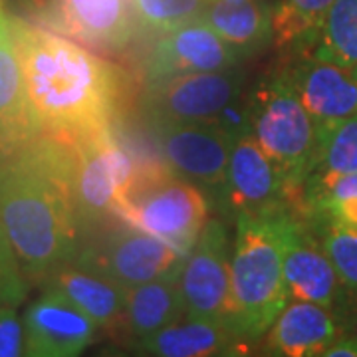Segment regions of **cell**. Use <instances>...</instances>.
Here are the masks:
<instances>
[{"label":"cell","mask_w":357,"mask_h":357,"mask_svg":"<svg viewBox=\"0 0 357 357\" xmlns=\"http://www.w3.org/2000/svg\"><path fill=\"white\" fill-rule=\"evenodd\" d=\"M204 2L206 0H133L141 24L163 34L199 18Z\"/></svg>","instance_id":"cell-26"},{"label":"cell","mask_w":357,"mask_h":357,"mask_svg":"<svg viewBox=\"0 0 357 357\" xmlns=\"http://www.w3.org/2000/svg\"><path fill=\"white\" fill-rule=\"evenodd\" d=\"M0 264L10 270H20L18 266V260L14 256L13 246H10V241L6 236V230H4V225H2V217H0Z\"/></svg>","instance_id":"cell-32"},{"label":"cell","mask_w":357,"mask_h":357,"mask_svg":"<svg viewBox=\"0 0 357 357\" xmlns=\"http://www.w3.org/2000/svg\"><path fill=\"white\" fill-rule=\"evenodd\" d=\"M76 149V211L79 229H96L115 218L119 195L135 175L137 165L115 139L112 128L72 137Z\"/></svg>","instance_id":"cell-7"},{"label":"cell","mask_w":357,"mask_h":357,"mask_svg":"<svg viewBox=\"0 0 357 357\" xmlns=\"http://www.w3.org/2000/svg\"><path fill=\"white\" fill-rule=\"evenodd\" d=\"M44 284L60 290L98 326H109L123 316L128 290L74 262L54 270Z\"/></svg>","instance_id":"cell-21"},{"label":"cell","mask_w":357,"mask_h":357,"mask_svg":"<svg viewBox=\"0 0 357 357\" xmlns=\"http://www.w3.org/2000/svg\"><path fill=\"white\" fill-rule=\"evenodd\" d=\"M40 133L14 48L8 14H0V161Z\"/></svg>","instance_id":"cell-18"},{"label":"cell","mask_w":357,"mask_h":357,"mask_svg":"<svg viewBox=\"0 0 357 357\" xmlns=\"http://www.w3.org/2000/svg\"><path fill=\"white\" fill-rule=\"evenodd\" d=\"M222 201L236 217L243 213H274L292 201L280 169L264 153L252 133L238 137L232 145Z\"/></svg>","instance_id":"cell-14"},{"label":"cell","mask_w":357,"mask_h":357,"mask_svg":"<svg viewBox=\"0 0 357 357\" xmlns=\"http://www.w3.org/2000/svg\"><path fill=\"white\" fill-rule=\"evenodd\" d=\"M16 56L40 131L72 139L114 128L128 93L126 74L46 26L8 16Z\"/></svg>","instance_id":"cell-2"},{"label":"cell","mask_w":357,"mask_h":357,"mask_svg":"<svg viewBox=\"0 0 357 357\" xmlns=\"http://www.w3.org/2000/svg\"><path fill=\"white\" fill-rule=\"evenodd\" d=\"M337 319L342 324V332L357 337V290H345Z\"/></svg>","instance_id":"cell-30"},{"label":"cell","mask_w":357,"mask_h":357,"mask_svg":"<svg viewBox=\"0 0 357 357\" xmlns=\"http://www.w3.org/2000/svg\"><path fill=\"white\" fill-rule=\"evenodd\" d=\"M121 318L133 344L185 318L178 278H161L129 288Z\"/></svg>","instance_id":"cell-22"},{"label":"cell","mask_w":357,"mask_h":357,"mask_svg":"<svg viewBox=\"0 0 357 357\" xmlns=\"http://www.w3.org/2000/svg\"><path fill=\"white\" fill-rule=\"evenodd\" d=\"M38 24L102 52L123 50L133 36V0H38Z\"/></svg>","instance_id":"cell-10"},{"label":"cell","mask_w":357,"mask_h":357,"mask_svg":"<svg viewBox=\"0 0 357 357\" xmlns=\"http://www.w3.org/2000/svg\"><path fill=\"white\" fill-rule=\"evenodd\" d=\"M199 20L243 56L272 42V4L268 0H206Z\"/></svg>","instance_id":"cell-20"},{"label":"cell","mask_w":357,"mask_h":357,"mask_svg":"<svg viewBox=\"0 0 357 357\" xmlns=\"http://www.w3.org/2000/svg\"><path fill=\"white\" fill-rule=\"evenodd\" d=\"M250 133L280 169L292 201L302 203L304 183L319 153V129L284 72L268 74L248 93Z\"/></svg>","instance_id":"cell-4"},{"label":"cell","mask_w":357,"mask_h":357,"mask_svg":"<svg viewBox=\"0 0 357 357\" xmlns=\"http://www.w3.org/2000/svg\"><path fill=\"white\" fill-rule=\"evenodd\" d=\"M230 256L227 225L220 218H208L178 274L185 318L229 321Z\"/></svg>","instance_id":"cell-8"},{"label":"cell","mask_w":357,"mask_h":357,"mask_svg":"<svg viewBox=\"0 0 357 357\" xmlns=\"http://www.w3.org/2000/svg\"><path fill=\"white\" fill-rule=\"evenodd\" d=\"M250 345L229 321L189 319L175 321L153 335L135 342L139 356L153 357H215L238 356Z\"/></svg>","instance_id":"cell-19"},{"label":"cell","mask_w":357,"mask_h":357,"mask_svg":"<svg viewBox=\"0 0 357 357\" xmlns=\"http://www.w3.org/2000/svg\"><path fill=\"white\" fill-rule=\"evenodd\" d=\"M284 280L290 300H306L337 316L345 288L324 246L307 234L302 222L290 218L284 244Z\"/></svg>","instance_id":"cell-16"},{"label":"cell","mask_w":357,"mask_h":357,"mask_svg":"<svg viewBox=\"0 0 357 357\" xmlns=\"http://www.w3.org/2000/svg\"><path fill=\"white\" fill-rule=\"evenodd\" d=\"M4 2H6V0H0V14H6L4 13Z\"/></svg>","instance_id":"cell-33"},{"label":"cell","mask_w":357,"mask_h":357,"mask_svg":"<svg viewBox=\"0 0 357 357\" xmlns=\"http://www.w3.org/2000/svg\"><path fill=\"white\" fill-rule=\"evenodd\" d=\"M185 258L175 246L119 220L82 244L74 264L129 290L145 282L178 278Z\"/></svg>","instance_id":"cell-6"},{"label":"cell","mask_w":357,"mask_h":357,"mask_svg":"<svg viewBox=\"0 0 357 357\" xmlns=\"http://www.w3.org/2000/svg\"><path fill=\"white\" fill-rule=\"evenodd\" d=\"M319 129V137L357 114V66L333 62L314 52L298 54L282 70Z\"/></svg>","instance_id":"cell-12"},{"label":"cell","mask_w":357,"mask_h":357,"mask_svg":"<svg viewBox=\"0 0 357 357\" xmlns=\"http://www.w3.org/2000/svg\"><path fill=\"white\" fill-rule=\"evenodd\" d=\"M321 246L345 290H357V229L330 222L321 236Z\"/></svg>","instance_id":"cell-27"},{"label":"cell","mask_w":357,"mask_h":357,"mask_svg":"<svg viewBox=\"0 0 357 357\" xmlns=\"http://www.w3.org/2000/svg\"><path fill=\"white\" fill-rule=\"evenodd\" d=\"M290 218L286 208L236 217L230 256L229 324L250 344L266 335L290 302L284 280V244Z\"/></svg>","instance_id":"cell-3"},{"label":"cell","mask_w":357,"mask_h":357,"mask_svg":"<svg viewBox=\"0 0 357 357\" xmlns=\"http://www.w3.org/2000/svg\"><path fill=\"white\" fill-rule=\"evenodd\" d=\"M26 292H28V280L22 276V272L0 264V302L10 300L20 304L26 298Z\"/></svg>","instance_id":"cell-29"},{"label":"cell","mask_w":357,"mask_h":357,"mask_svg":"<svg viewBox=\"0 0 357 357\" xmlns=\"http://www.w3.org/2000/svg\"><path fill=\"white\" fill-rule=\"evenodd\" d=\"M0 217L28 282H44L76 260L82 229L72 141L36 135L0 161Z\"/></svg>","instance_id":"cell-1"},{"label":"cell","mask_w":357,"mask_h":357,"mask_svg":"<svg viewBox=\"0 0 357 357\" xmlns=\"http://www.w3.org/2000/svg\"><path fill=\"white\" fill-rule=\"evenodd\" d=\"M157 145L165 165L222 199L234 139L213 121H159Z\"/></svg>","instance_id":"cell-9"},{"label":"cell","mask_w":357,"mask_h":357,"mask_svg":"<svg viewBox=\"0 0 357 357\" xmlns=\"http://www.w3.org/2000/svg\"><path fill=\"white\" fill-rule=\"evenodd\" d=\"M357 173V114L321 135L318 161L307 178ZM306 178V181H307Z\"/></svg>","instance_id":"cell-25"},{"label":"cell","mask_w":357,"mask_h":357,"mask_svg":"<svg viewBox=\"0 0 357 357\" xmlns=\"http://www.w3.org/2000/svg\"><path fill=\"white\" fill-rule=\"evenodd\" d=\"M24 356L76 357L88 347L100 328L88 314L52 286L26 307Z\"/></svg>","instance_id":"cell-13"},{"label":"cell","mask_w":357,"mask_h":357,"mask_svg":"<svg viewBox=\"0 0 357 357\" xmlns=\"http://www.w3.org/2000/svg\"><path fill=\"white\" fill-rule=\"evenodd\" d=\"M342 324L332 310L290 300L266 332V354L280 357H316L340 337Z\"/></svg>","instance_id":"cell-17"},{"label":"cell","mask_w":357,"mask_h":357,"mask_svg":"<svg viewBox=\"0 0 357 357\" xmlns=\"http://www.w3.org/2000/svg\"><path fill=\"white\" fill-rule=\"evenodd\" d=\"M115 218L189 255L208 220L201 187L159 163H139L119 195Z\"/></svg>","instance_id":"cell-5"},{"label":"cell","mask_w":357,"mask_h":357,"mask_svg":"<svg viewBox=\"0 0 357 357\" xmlns=\"http://www.w3.org/2000/svg\"><path fill=\"white\" fill-rule=\"evenodd\" d=\"M333 2L335 0H276L272 4L274 46L296 56L314 52Z\"/></svg>","instance_id":"cell-23"},{"label":"cell","mask_w":357,"mask_h":357,"mask_svg":"<svg viewBox=\"0 0 357 357\" xmlns=\"http://www.w3.org/2000/svg\"><path fill=\"white\" fill-rule=\"evenodd\" d=\"M18 302H0V357L24 356V321L18 316Z\"/></svg>","instance_id":"cell-28"},{"label":"cell","mask_w":357,"mask_h":357,"mask_svg":"<svg viewBox=\"0 0 357 357\" xmlns=\"http://www.w3.org/2000/svg\"><path fill=\"white\" fill-rule=\"evenodd\" d=\"M243 54L218 36L203 20L165 32L153 46L147 60V82L191 72H217L236 68Z\"/></svg>","instance_id":"cell-15"},{"label":"cell","mask_w":357,"mask_h":357,"mask_svg":"<svg viewBox=\"0 0 357 357\" xmlns=\"http://www.w3.org/2000/svg\"><path fill=\"white\" fill-rule=\"evenodd\" d=\"M321 357H357V337L342 332Z\"/></svg>","instance_id":"cell-31"},{"label":"cell","mask_w":357,"mask_h":357,"mask_svg":"<svg viewBox=\"0 0 357 357\" xmlns=\"http://www.w3.org/2000/svg\"><path fill=\"white\" fill-rule=\"evenodd\" d=\"M314 54L333 62L357 66V0L333 2Z\"/></svg>","instance_id":"cell-24"},{"label":"cell","mask_w":357,"mask_h":357,"mask_svg":"<svg viewBox=\"0 0 357 357\" xmlns=\"http://www.w3.org/2000/svg\"><path fill=\"white\" fill-rule=\"evenodd\" d=\"M243 76L236 68L191 72L149 84L147 107L159 121H213L230 102L241 98Z\"/></svg>","instance_id":"cell-11"}]
</instances>
